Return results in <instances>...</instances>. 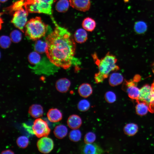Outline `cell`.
Wrapping results in <instances>:
<instances>
[{
    "label": "cell",
    "instance_id": "obj_1",
    "mask_svg": "<svg viewBox=\"0 0 154 154\" xmlns=\"http://www.w3.org/2000/svg\"><path fill=\"white\" fill-rule=\"evenodd\" d=\"M54 30L45 38L46 54L54 65L67 69L73 64L76 50L75 40L66 28L58 25L52 16Z\"/></svg>",
    "mask_w": 154,
    "mask_h": 154
},
{
    "label": "cell",
    "instance_id": "obj_2",
    "mask_svg": "<svg viewBox=\"0 0 154 154\" xmlns=\"http://www.w3.org/2000/svg\"><path fill=\"white\" fill-rule=\"evenodd\" d=\"M92 56L98 68V72L95 74L94 77L96 83L102 82L108 77L111 72L117 71L119 69L116 64L117 61L116 58L109 52L100 59L98 58L96 53Z\"/></svg>",
    "mask_w": 154,
    "mask_h": 154
},
{
    "label": "cell",
    "instance_id": "obj_3",
    "mask_svg": "<svg viewBox=\"0 0 154 154\" xmlns=\"http://www.w3.org/2000/svg\"><path fill=\"white\" fill-rule=\"evenodd\" d=\"M48 27V25L42 22L40 17H37L27 22L25 27V35L30 39L37 40L45 36Z\"/></svg>",
    "mask_w": 154,
    "mask_h": 154
},
{
    "label": "cell",
    "instance_id": "obj_4",
    "mask_svg": "<svg viewBox=\"0 0 154 154\" xmlns=\"http://www.w3.org/2000/svg\"><path fill=\"white\" fill-rule=\"evenodd\" d=\"M51 5L42 0H27L24 7L28 13H43L52 15Z\"/></svg>",
    "mask_w": 154,
    "mask_h": 154
},
{
    "label": "cell",
    "instance_id": "obj_5",
    "mask_svg": "<svg viewBox=\"0 0 154 154\" xmlns=\"http://www.w3.org/2000/svg\"><path fill=\"white\" fill-rule=\"evenodd\" d=\"M141 78L139 75H136L132 80H125L122 86L123 90L127 93L129 97L136 101L138 100L140 91V89L137 87V83Z\"/></svg>",
    "mask_w": 154,
    "mask_h": 154
},
{
    "label": "cell",
    "instance_id": "obj_6",
    "mask_svg": "<svg viewBox=\"0 0 154 154\" xmlns=\"http://www.w3.org/2000/svg\"><path fill=\"white\" fill-rule=\"evenodd\" d=\"M137 101L145 102L149 107V111L154 113V93L151 86L146 84L140 89L138 100Z\"/></svg>",
    "mask_w": 154,
    "mask_h": 154
},
{
    "label": "cell",
    "instance_id": "obj_7",
    "mask_svg": "<svg viewBox=\"0 0 154 154\" xmlns=\"http://www.w3.org/2000/svg\"><path fill=\"white\" fill-rule=\"evenodd\" d=\"M32 128L34 133L38 138L47 137L50 131L47 123L40 118L35 120Z\"/></svg>",
    "mask_w": 154,
    "mask_h": 154
},
{
    "label": "cell",
    "instance_id": "obj_8",
    "mask_svg": "<svg viewBox=\"0 0 154 154\" xmlns=\"http://www.w3.org/2000/svg\"><path fill=\"white\" fill-rule=\"evenodd\" d=\"M28 13L23 8L15 11L11 22L14 26L24 33V28L27 22Z\"/></svg>",
    "mask_w": 154,
    "mask_h": 154
},
{
    "label": "cell",
    "instance_id": "obj_9",
    "mask_svg": "<svg viewBox=\"0 0 154 154\" xmlns=\"http://www.w3.org/2000/svg\"><path fill=\"white\" fill-rule=\"evenodd\" d=\"M37 144L38 151L44 154L50 153L54 147L53 141L47 137H41L38 140Z\"/></svg>",
    "mask_w": 154,
    "mask_h": 154
},
{
    "label": "cell",
    "instance_id": "obj_10",
    "mask_svg": "<svg viewBox=\"0 0 154 154\" xmlns=\"http://www.w3.org/2000/svg\"><path fill=\"white\" fill-rule=\"evenodd\" d=\"M82 153L96 154L103 153L104 151L98 145L95 143L86 144L81 147Z\"/></svg>",
    "mask_w": 154,
    "mask_h": 154
},
{
    "label": "cell",
    "instance_id": "obj_11",
    "mask_svg": "<svg viewBox=\"0 0 154 154\" xmlns=\"http://www.w3.org/2000/svg\"><path fill=\"white\" fill-rule=\"evenodd\" d=\"M69 1L70 6L78 11L85 12L90 7V0H69Z\"/></svg>",
    "mask_w": 154,
    "mask_h": 154
},
{
    "label": "cell",
    "instance_id": "obj_12",
    "mask_svg": "<svg viewBox=\"0 0 154 154\" xmlns=\"http://www.w3.org/2000/svg\"><path fill=\"white\" fill-rule=\"evenodd\" d=\"M81 118L78 115L72 114L69 116L67 120L68 126L70 128L77 129L80 127L82 124Z\"/></svg>",
    "mask_w": 154,
    "mask_h": 154
},
{
    "label": "cell",
    "instance_id": "obj_13",
    "mask_svg": "<svg viewBox=\"0 0 154 154\" xmlns=\"http://www.w3.org/2000/svg\"><path fill=\"white\" fill-rule=\"evenodd\" d=\"M49 120L52 122H57L60 121L62 119V114L60 110L57 108L50 109L47 114Z\"/></svg>",
    "mask_w": 154,
    "mask_h": 154
},
{
    "label": "cell",
    "instance_id": "obj_14",
    "mask_svg": "<svg viewBox=\"0 0 154 154\" xmlns=\"http://www.w3.org/2000/svg\"><path fill=\"white\" fill-rule=\"evenodd\" d=\"M71 85L70 80L66 78H62L59 79L56 84L57 90L59 92L64 93L67 92Z\"/></svg>",
    "mask_w": 154,
    "mask_h": 154
},
{
    "label": "cell",
    "instance_id": "obj_15",
    "mask_svg": "<svg viewBox=\"0 0 154 154\" xmlns=\"http://www.w3.org/2000/svg\"><path fill=\"white\" fill-rule=\"evenodd\" d=\"M78 92L81 97L87 98L92 93L93 89L91 85L88 83H84L78 87Z\"/></svg>",
    "mask_w": 154,
    "mask_h": 154
},
{
    "label": "cell",
    "instance_id": "obj_16",
    "mask_svg": "<svg viewBox=\"0 0 154 154\" xmlns=\"http://www.w3.org/2000/svg\"><path fill=\"white\" fill-rule=\"evenodd\" d=\"M28 113L33 117L37 118L42 116L43 111L42 106L38 104H33L29 108Z\"/></svg>",
    "mask_w": 154,
    "mask_h": 154
},
{
    "label": "cell",
    "instance_id": "obj_17",
    "mask_svg": "<svg viewBox=\"0 0 154 154\" xmlns=\"http://www.w3.org/2000/svg\"><path fill=\"white\" fill-rule=\"evenodd\" d=\"M75 41L79 43L85 42L88 39V34L84 29H79L75 32L74 35Z\"/></svg>",
    "mask_w": 154,
    "mask_h": 154
},
{
    "label": "cell",
    "instance_id": "obj_18",
    "mask_svg": "<svg viewBox=\"0 0 154 154\" xmlns=\"http://www.w3.org/2000/svg\"><path fill=\"white\" fill-rule=\"evenodd\" d=\"M123 80L122 75L118 72H114L109 75L108 82L112 86H115L121 84Z\"/></svg>",
    "mask_w": 154,
    "mask_h": 154
},
{
    "label": "cell",
    "instance_id": "obj_19",
    "mask_svg": "<svg viewBox=\"0 0 154 154\" xmlns=\"http://www.w3.org/2000/svg\"><path fill=\"white\" fill-rule=\"evenodd\" d=\"M68 132V128L65 125H60L55 127L54 131V133L56 138L61 139L66 136Z\"/></svg>",
    "mask_w": 154,
    "mask_h": 154
},
{
    "label": "cell",
    "instance_id": "obj_20",
    "mask_svg": "<svg viewBox=\"0 0 154 154\" xmlns=\"http://www.w3.org/2000/svg\"><path fill=\"white\" fill-rule=\"evenodd\" d=\"M82 26L83 28L85 30L91 32L95 29L96 26V23L94 19L90 17H87L83 20Z\"/></svg>",
    "mask_w": 154,
    "mask_h": 154
},
{
    "label": "cell",
    "instance_id": "obj_21",
    "mask_svg": "<svg viewBox=\"0 0 154 154\" xmlns=\"http://www.w3.org/2000/svg\"><path fill=\"white\" fill-rule=\"evenodd\" d=\"M137 104L135 107L137 114L141 116L146 115L149 111V108L147 105L142 102L137 101Z\"/></svg>",
    "mask_w": 154,
    "mask_h": 154
},
{
    "label": "cell",
    "instance_id": "obj_22",
    "mask_svg": "<svg viewBox=\"0 0 154 154\" xmlns=\"http://www.w3.org/2000/svg\"><path fill=\"white\" fill-rule=\"evenodd\" d=\"M138 128L137 125L133 123L127 124L124 127V133L129 136H132L135 135L137 132Z\"/></svg>",
    "mask_w": 154,
    "mask_h": 154
},
{
    "label": "cell",
    "instance_id": "obj_23",
    "mask_svg": "<svg viewBox=\"0 0 154 154\" xmlns=\"http://www.w3.org/2000/svg\"><path fill=\"white\" fill-rule=\"evenodd\" d=\"M70 5L68 0H59L56 5V9L58 12L64 13L68 11Z\"/></svg>",
    "mask_w": 154,
    "mask_h": 154
},
{
    "label": "cell",
    "instance_id": "obj_24",
    "mask_svg": "<svg viewBox=\"0 0 154 154\" xmlns=\"http://www.w3.org/2000/svg\"><path fill=\"white\" fill-rule=\"evenodd\" d=\"M27 0H20L14 3L11 6L7 9V11L9 13L16 11L23 8Z\"/></svg>",
    "mask_w": 154,
    "mask_h": 154
},
{
    "label": "cell",
    "instance_id": "obj_25",
    "mask_svg": "<svg viewBox=\"0 0 154 154\" xmlns=\"http://www.w3.org/2000/svg\"><path fill=\"white\" fill-rule=\"evenodd\" d=\"M68 137L70 141L74 142H77L80 140L82 133L79 130L77 129H73L69 132Z\"/></svg>",
    "mask_w": 154,
    "mask_h": 154
},
{
    "label": "cell",
    "instance_id": "obj_26",
    "mask_svg": "<svg viewBox=\"0 0 154 154\" xmlns=\"http://www.w3.org/2000/svg\"><path fill=\"white\" fill-rule=\"evenodd\" d=\"M134 30L135 32L139 34L144 33L147 29L146 24L143 21L136 22L134 25Z\"/></svg>",
    "mask_w": 154,
    "mask_h": 154
},
{
    "label": "cell",
    "instance_id": "obj_27",
    "mask_svg": "<svg viewBox=\"0 0 154 154\" xmlns=\"http://www.w3.org/2000/svg\"><path fill=\"white\" fill-rule=\"evenodd\" d=\"M90 107V104L89 101L85 99L80 100L78 103L77 108L80 111L84 112L88 111Z\"/></svg>",
    "mask_w": 154,
    "mask_h": 154
},
{
    "label": "cell",
    "instance_id": "obj_28",
    "mask_svg": "<svg viewBox=\"0 0 154 154\" xmlns=\"http://www.w3.org/2000/svg\"><path fill=\"white\" fill-rule=\"evenodd\" d=\"M16 143L19 147L25 148L28 146L29 143L28 138L25 136H21L19 137L16 140Z\"/></svg>",
    "mask_w": 154,
    "mask_h": 154
},
{
    "label": "cell",
    "instance_id": "obj_29",
    "mask_svg": "<svg viewBox=\"0 0 154 154\" xmlns=\"http://www.w3.org/2000/svg\"><path fill=\"white\" fill-rule=\"evenodd\" d=\"M46 46V44L45 41L38 40L35 43L34 47L36 52L41 53L45 51Z\"/></svg>",
    "mask_w": 154,
    "mask_h": 154
},
{
    "label": "cell",
    "instance_id": "obj_30",
    "mask_svg": "<svg viewBox=\"0 0 154 154\" xmlns=\"http://www.w3.org/2000/svg\"><path fill=\"white\" fill-rule=\"evenodd\" d=\"M11 40L14 42H18L21 39L22 35L20 31L18 30H14L11 33L10 35Z\"/></svg>",
    "mask_w": 154,
    "mask_h": 154
},
{
    "label": "cell",
    "instance_id": "obj_31",
    "mask_svg": "<svg viewBox=\"0 0 154 154\" xmlns=\"http://www.w3.org/2000/svg\"><path fill=\"white\" fill-rule=\"evenodd\" d=\"M96 136L93 132H89L87 133L84 137V141L86 144L93 143L96 140Z\"/></svg>",
    "mask_w": 154,
    "mask_h": 154
},
{
    "label": "cell",
    "instance_id": "obj_32",
    "mask_svg": "<svg viewBox=\"0 0 154 154\" xmlns=\"http://www.w3.org/2000/svg\"><path fill=\"white\" fill-rule=\"evenodd\" d=\"M104 98L107 102L109 103H112L116 101V97L114 93L112 91H108L105 93Z\"/></svg>",
    "mask_w": 154,
    "mask_h": 154
},
{
    "label": "cell",
    "instance_id": "obj_33",
    "mask_svg": "<svg viewBox=\"0 0 154 154\" xmlns=\"http://www.w3.org/2000/svg\"><path fill=\"white\" fill-rule=\"evenodd\" d=\"M40 57L39 54L37 52H33L31 53L28 56L29 62L33 64H35L40 61Z\"/></svg>",
    "mask_w": 154,
    "mask_h": 154
},
{
    "label": "cell",
    "instance_id": "obj_34",
    "mask_svg": "<svg viewBox=\"0 0 154 154\" xmlns=\"http://www.w3.org/2000/svg\"><path fill=\"white\" fill-rule=\"evenodd\" d=\"M11 39L9 37L5 36H2L0 38V44L3 48L8 47L11 43Z\"/></svg>",
    "mask_w": 154,
    "mask_h": 154
},
{
    "label": "cell",
    "instance_id": "obj_35",
    "mask_svg": "<svg viewBox=\"0 0 154 154\" xmlns=\"http://www.w3.org/2000/svg\"><path fill=\"white\" fill-rule=\"evenodd\" d=\"M1 153L2 154H14V153L11 150L9 149H8L2 151Z\"/></svg>",
    "mask_w": 154,
    "mask_h": 154
},
{
    "label": "cell",
    "instance_id": "obj_36",
    "mask_svg": "<svg viewBox=\"0 0 154 154\" xmlns=\"http://www.w3.org/2000/svg\"><path fill=\"white\" fill-rule=\"evenodd\" d=\"M45 3L50 5H52L53 3L55 2L57 0H42Z\"/></svg>",
    "mask_w": 154,
    "mask_h": 154
},
{
    "label": "cell",
    "instance_id": "obj_37",
    "mask_svg": "<svg viewBox=\"0 0 154 154\" xmlns=\"http://www.w3.org/2000/svg\"><path fill=\"white\" fill-rule=\"evenodd\" d=\"M151 86L152 90L154 93V80L153 81V83L152 84Z\"/></svg>",
    "mask_w": 154,
    "mask_h": 154
},
{
    "label": "cell",
    "instance_id": "obj_38",
    "mask_svg": "<svg viewBox=\"0 0 154 154\" xmlns=\"http://www.w3.org/2000/svg\"><path fill=\"white\" fill-rule=\"evenodd\" d=\"M152 68L153 72L154 74V63L152 65Z\"/></svg>",
    "mask_w": 154,
    "mask_h": 154
},
{
    "label": "cell",
    "instance_id": "obj_39",
    "mask_svg": "<svg viewBox=\"0 0 154 154\" xmlns=\"http://www.w3.org/2000/svg\"><path fill=\"white\" fill-rule=\"evenodd\" d=\"M8 0H0V2L1 3H4L6 1H7Z\"/></svg>",
    "mask_w": 154,
    "mask_h": 154
}]
</instances>
